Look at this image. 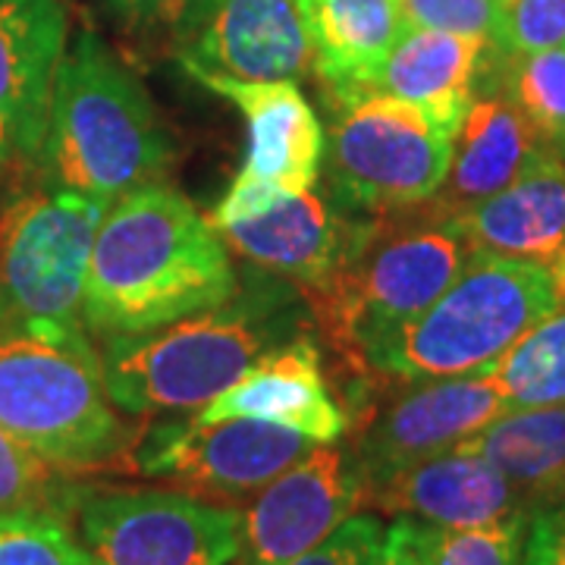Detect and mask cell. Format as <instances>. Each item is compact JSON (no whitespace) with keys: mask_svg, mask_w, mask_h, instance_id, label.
Wrapping results in <instances>:
<instances>
[{"mask_svg":"<svg viewBox=\"0 0 565 565\" xmlns=\"http://www.w3.org/2000/svg\"><path fill=\"white\" fill-rule=\"evenodd\" d=\"M236 296V270L214 223L177 189L141 185L107 207L95 236L82 323L145 333Z\"/></svg>","mask_w":565,"mask_h":565,"instance_id":"1","label":"cell"},{"mask_svg":"<svg viewBox=\"0 0 565 565\" xmlns=\"http://www.w3.org/2000/svg\"><path fill=\"white\" fill-rule=\"evenodd\" d=\"M0 427L63 475L132 468L136 434L82 327L17 321L0 337Z\"/></svg>","mask_w":565,"mask_h":565,"instance_id":"2","label":"cell"},{"mask_svg":"<svg viewBox=\"0 0 565 565\" xmlns=\"http://www.w3.org/2000/svg\"><path fill=\"white\" fill-rule=\"evenodd\" d=\"M39 158L54 189L104 204L154 185L173 163L151 98L88 29L63 54Z\"/></svg>","mask_w":565,"mask_h":565,"instance_id":"3","label":"cell"},{"mask_svg":"<svg viewBox=\"0 0 565 565\" xmlns=\"http://www.w3.org/2000/svg\"><path fill=\"white\" fill-rule=\"evenodd\" d=\"M289 292L262 289L145 333H107V396L126 415L202 412L236 384L267 349L289 340Z\"/></svg>","mask_w":565,"mask_h":565,"instance_id":"4","label":"cell"},{"mask_svg":"<svg viewBox=\"0 0 565 565\" xmlns=\"http://www.w3.org/2000/svg\"><path fill=\"white\" fill-rule=\"evenodd\" d=\"M396 214L359 221L330 280L311 289L323 333L359 364L371 345L437 302L475 258L456 223L437 207Z\"/></svg>","mask_w":565,"mask_h":565,"instance_id":"5","label":"cell"},{"mask_svg":"<svg viewBox=\"0 0 565 565\" xmlns=\"http://www.w3.org/2000/svg\"><path fill=\"white\" fill-rule=\"evenodd\" d=\"M559 305L550 264L475 255L437 302L371 345L362 367L396 381L478 374Z\"/></svg>","mask_w":565,"mask_h":565,"instance_id":"6","label":"cell"},{"mask_svg":"<svg viewBox=\"0 0 565 565\" xmlns=\"http://www.w3.org/2000/svg\"><path fill=\"white\" fill-rule=\"evenodd\" d=\"M452 139L422 107L381 88L330 92V195L345 214L371 217L434 202L452 163Z\"/></svg>","mask_w":565,"mask_h":565,"instance_id":"7","label":"cell"},{"mask_svg":"<svg viewBox=\"0 0 565 565\" xmlns=\"http://www.w3.org/2000/svg\"><path fill=\"white\" fill-rule=\"evenodd\" d=\"M107 207L51 185L0 211V292L20 321L85 327L88 262Z\"/></svg>","mask_w":565,"mask_h":565,"instance_id":"8","label":"cell"},{"mask_svg":"<svg viewBox=\"0 0 565 565\" xmlns=\"http://www.w3.org/2000/svg\"><path fill=\"white\" fill-rule=\"evenodd\" d=\"M70 512L98 565H243V512L195 493L95 490Z\"/></svg>","mask_w":565,"mask_h":565,"instance_id":"9","label":"cell"},{"mask_svg":"<svg viewBox=\"0 0 565 565\" xmlns=\"http://www.w3.org/2000/svg\"><path fill=\"white\" fill-rule=\"evenodd\" d=\"M182 70L207 92L236 104L248 129L243 170L207 217L214 230L255 217L282 195L315 189L323 163V126L296 82L236 79L192 63H182Z\"/></svg>","mask_w":565,"mask_h":565,"instance_id":"10","label":"cell"},{"mask_svg":"<svg viewBox=\"0 0 565 565\" xmlns=\"http://www.w3.org/2000/svg\"><path fill=\"white\" fill-rule=\"evenodd\" d=\"M315 440L258 418L158 424L132 449V468L214 500L258 493L289 465L315 449Z\"/></svg>","mask_w":565,"mask_h":565,"instance_id":"11","label":"cell"},{"mask_svg":"<svg viewBox=\"0 0 565 565\" xmlns=\"http://www.w3.org/2000/svg\"><path fill=\"white\" fill-rule=\"evenodd\" d=\"M364 505L355 456L318 444L264 484L243 512V565H292Z\"/></svg>","mask_w":565,"mask_h":565,"instance_id":"12","label":"cell"},{"mask_svg":"<svg viewBox=\"0 0 565 565\" xmlns=\"http://www.w3.org/2000/svg\"><path fill=\"white\" fill-rule=\"evenodd\" d=\"M512 405L481 374L434 377L405 390L364 424L355 440V465L364 490L390 475L459 446L481 427L497 422Z\"/></svg>","mask_w":565,"mask_h":565,"instance_id":"13","label":"cell"},{"mask_svg":"<svg viewBox=\"0 0 565 565\" xmlns=\"http://www.w3.org/2000/svg\"><path fill=\"white\" fill-rule=\"evenodd\" d=\"M364 505L434 527L493 525L531 512L525 497L497 465L459 446L367 487Z\"/></svg>","mask_w":565,"mask_h":565,"instance_id":"14","label":"cell"},{"mask_svg":"<svg viewBox=\"0 0 565 565\" xmlns=\"http://www.w3.org/2000/svg\"><path fill=\"white\" fill-rule=\"evenodd\" d=\"M226 418L280 424L315 444H337L349 430V415L333 399L321 352L308 337H292L267 349L236 384L195 412V422Z\"/></svg>","mask_w":565,"mask_h":565,"instance_id":"15","label":"cell"},{"mask_svg":"<svg viewBox=\"0 0 565 565\" xmlns=\"http://www.w3.org/2000/svg\"><path fill=\"white\" fill-rule=\"evenodd\" d=\"M63 0H0V145L39 158L66 54Z\"/></svg>","mask_w":565,"mask_h":565,"instance_id":"16","label":"cell"},{"mask_svg":"<svg viewBox=\"0 0 565 565\" xmlns=\"http://www.w3.org/2000/svg\"><path fill=\"white\" fill-rule=\"evenodd\" d=\"M180 63L255 82H299L311 70L296 0H211Z\"/></svg>","mask_w":565,"mask_h":565,"instance_id":"17","label":"cell"},{"mask_svg":"<svg viewBox=\"0 0 565 565\" xmlns=\"http://www.w3.org/2000/svg\"><path fill=\"white\" fill-rule=\"evenodd\" d=\"M355 226L359 221H349L345 211H333L315 192H302L282 195L262 214L226 223L217 233L245 262L318 289L337 270Z\"/></svg>","mask_w":565,"mask_h":565,"instance_id":"18","label":"cell"},{"mask_svg":"<svg viewBox=\"0 0 565 565\" xmlns=\"http://www.w3.org/2000/svg\"><path fill=\"white\" fill-rule=\"evenodd\" d=\"M475 255L550 264L565 252V163L544 154L503 192L449 217Z\"/></svg>","mask_w":565,"mask_h":565,"instance_id":"19","label":"cell"},{"mask_svg":"<svg viewBox=\"0 0 565 565\" xmlns=\"http://www.w3.org/2000/svg\"><path fill=\"white\" fill-rule=\"evenodd\" d=\"M550 151L553 145L505 95L475 98L452 139V163L437 192V211L446 217L462 214L503 192Z\"/></svg>","mask_w":565,"mask_h":565,"instance_id":"20","label":"cell"},{"mask_svg":"<svg viewBox=\"0 0 565 565\" xmlns=\"http://www.w3.org/2000/svg\"><path fill=\"white\" fill-rule=\"evenodd\" d=\"M493 47V41L475 35L405 29L367 88H381L422 107L430 120L456 136L468 104L475 102V85Z\"/></svg>","mask_w":565,"mask_h":565,"instance_id":"21","label":"cell"},{"mask_svg":"<svg viewBox=\"0 0 565 565\" xmlns=\"http://www.w3.org/2000/svg\"><path fill=\"white\" fill-rule=\"evenodd\" d=\"M296 10L327 92L364 88L405 32L399 0H296Z\"/></svg>","mask_w":565,"mask_h":565,"instance_id":"22","label":"cell"},{"mask_svg":"<svg viewBox=\"0 0 565 565\" xmlns=\"http://www.w3.org/2000/svg\"><path fill=\"white\" fill-rule=\"evenodd\" d=\"M459 449L497 465L531 512L565 503V403L509 408Z\"/></svg>","mask_w":565,"mask_h":565,"instance_id":"23","label":"cell"},{"mask_svg":"<svg viewBox=\"0 0 565 565\" xmlns=\"http://www.w3.org/2000/svg\"><path fill=\"white\" fill-rule=\"evenodd\" d=\"M512 408L565 403V305L478 371Z\"/></svg>","mask_w":565,"mask_h":565,"instance_id":"24","label":"cell"},{"mask_svg":"<svg viewBox=\"0 0 565 565\" xmlns=\"http://www.w3.org/2000/svg\"><path fill=\"white\" fill-rule=\"evenodd\" d=\"M503 57L505 98L553 148H565V44Z\"/></svg>","mask_w":565,"mask_h":565,"instance_id":"25","label":"cell"},{"mask_svg":"<svg viewBox=\"0 0 565 565\" xmlns=\"http://www.w3.org/2000/svg\"><path fill=\"white\" fill-rule=\"evenodd\" d=\"M0 565H98L61 512H3Z\"/></svg>","mask_w":565,"mask_h":565,"instance_id":"26","label":"cell"},{"mask_svg":"<svg viewBox=\"0 0 565 565\" xmlns=\"http://www.w3.org/2000/svg\"><path fill=\"white\" fill-rule=\"evenodd\" d=\"M531 512L478 527H424L430 565H525Z\"/></svg>","mask_w":565,"mask_h":565,"instance_id":"27","label":"cell"},{"mask_svg":"<svg viewBox=\"0 0 565 565\" xmlns=\"http://www.w3.org/2000/svg\"><path fill=\"white\" fill-rule=\"evenodd\" d=\"M61 475L0 427V515L39 509L63 515V509H73L76 490L63 484Z\"/></svg>","mask_w":565,"mask_h":565,"instance_id":"28","label":"cell"},{"mask_svg":"<svg viewBox=\"0 0 565 565\" xmlns=\"http://www.w3.org/2000/svg\"><path fill=\"white\" fill-rule=\"evenodd\" d=\"M500 54H534L565 44V0H497Z\"/></svg>","mask_w":565,"mask_h":565,"instance_id":"29","label":"cell"},{"mask_svg":"<svg viewBox=\"0 0 565 565\" xmlns=\"http://www.w3.org/2000/svg\"><path fill=\"white\" fill-rule=\"evenodd\" d=\"M405 29H437L493 41L497 0H399Z\"/></svg>","mask_w":565,"mask_h":565,"instance_id":"30","label":"cell"},{"mask_svg":"<svg viewBox=\"0 0 565 565\" xmlns=\"http://www.w3.org/2000/svg\"><path fill=\"white\" fill-rule=\"evenodd\" d=\"M384 531L377 515H352L292 565H381Z\"/></svg>","mask_w":565,"mask_h":565,"instance_id":"31","label":"cell"},{"mask_svg":"<svg viewBox=\"0 0 565 565\" xmlns=\"http://www.w3.org/2000/svg\"><path fill=\"white\" fill-rule=\"evenodd\" d=\"M525 565H565V503L531 512Z\"/></svg>","mask_w":565,"mask_h":565,"instance_id":"32","label":"cell"},{"mask_svg":"<svg viewBox=\"0 0 565 565\" xmlns=\"http://www.w3.org/2000/svg\"><path fill=\"white\" fill-rule=\"evenodd\" d=\"M132 25H182L192 29L211 0H110Z\"/></svg>","mask_w":565,"mask_h":565,"instance_id":"33","label":"cell"},{"mask_svg":"<svg viewBox=\"0 0 565 565\" xmlns=\"http://www.w3.org/2000/svg\"><path fill=\"white\" fill-rule=\"evenodd\" d=\"M381 565H430L422 522L396 519L393 525L386 527L384 546H381Z\"/></svg>","mask_w":565,"mask_h":565,"instance_id":"34","label":"cell"},{"mask_svg":"<svg viewBox=\"0 0 565 565\" xmlns=\"http://www.w3.org/2000/svg\"><path fill=\"white\" fill-rule=\"evenodd\" d=\"M17 321H20V318L13 315V308L7 305L3 292H0V337H3V333H7V330H10V327H13Z\"/></svg>","mask_w":565,"mask_h":565,"instance_id":"35","label":"cell"},{"mask_svg":"<svg viewBox=\"0 0 565 565\" xmlns=\"http://www.w3.org/2000/svg\"><path fill=\"white\" fill-rule=\"evenodd\" d=\"M550 270H553V277H556V286H559V292H563V302H565V252L559 258H553L550 262Z\"/></svg>","mask_w":565,"mask_h":565,"instance_id":"36","label":"cell"},{"mask_svg":"<svg viewBox=\"0 0 565 565\" xmlns=\"http://www.w3.org/2000/svg\"><path fill=\"white\" fill-rule=\"evenodd\" d=\"M3 161H7V154H0V167H3Z\"/></svg>","mask_w":565,"mask_h":565,"instance_id":"37","label":"cell"}]
</instances>
